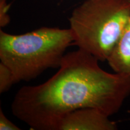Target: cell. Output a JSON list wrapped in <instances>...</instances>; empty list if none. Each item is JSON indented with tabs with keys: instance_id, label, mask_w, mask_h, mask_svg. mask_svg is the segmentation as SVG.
<instances>
[{
	"instance_id": "6da1fadb",
	"label": "cell",
	"mask_w": 130,
	"mask_h": 130,
	"mask_svg": "<svg viewBox=\"0 0 130 130\" xmlns=\"http://www.w3.org/2000/svg\"><path fill=\"white\" fill-rule=\"evenodd\" d=\"M99 61L79 48L66 54L53 77L18 91L12 114L31 129L57 130L64 115L80 108L118 113L130 95V75L107 72Z\"/></svg>"
},
{
	"instance_id": "7a4b0ae2",
	"label": "cell",
	"mask_w": 130,
	"mask_h": 130,
	"mask_svg": "<svg viewBox=\"0 0 130 130\" xmlns=\"http://www.w3.org/2000/svg\"><path fill=\"white\" fill-rule=\"evenodd\" d=\"M74 43L70 28L43 27L22 35L0 30V60L17 82L30 81L50 68H59Z\"/></svg>"
},
{
	"instance_id": "3957f363",
	"label": "cell",
	"mask_w": 130,
	"mask_h": 130,
	"mask_svg": "<svg viewBox=\"0 0 130 130\" xmlns=\"http://www.w3.org/2000/svg\"><path fill=\"white\" fill-rule=\"evenodd\" d=\"M130 21V0H86L75 8L69 28L78 48L107 61Z\"/></svg>"
},
{
	"instance_id": "277c9868",
	"label": "cell",
	"mask_w": 130,
	"mask_h": 130,
	"mask_svg": "<svg viewBox=\"0 0 130 130\" xmlns=\"http://www.w3.org/2000/svg\"><path fill=\"white\" fill-rule=\"evenodd\" d=\"M100 110L92 107L78 109L64 115L57 130H116L118 126Z\"/></svg>"
},
{
	"instance_id": "5b68a950",
	"label": "cell",
	"mask_w": 130,
	"mask_h": 130,
	"mask_svg": "<svg viewBox=\"0 0 130 130\" xmlns=\"http://www.w3.org/2000/svg\"><path fill=\"white\" fill-rule=\"evenodd\" d=\"M107 61L115 72L130 75V21Z\"/></svg>"
},
{
	"instance_id": "8992f818",
	"label": "cell",
	"mask_w": 130,
	"mask_h": 130,
	"mask_svg": "<svg viewBox=\"0 0 130 130\" xmlns=\"http://www.w3.org/2000/svg\"><path fill=\"white\" fill-rule=\"evenodd\" d=\"M16 83L18 82L11 69L0 62V93L7 92Z\"/></svg>"
},
{
	"instance_id": "52a82bcc",
	"label": "cell",
	"mask_w": 130,
	"mask_h": 130,
	"mask_svg": "<svg viewBox=\"0 0 130 130\" xmlns=\"http://www.w3.org/2000/svg\"><path fill=\"white\" fill-rule=\"evenodd\" d=\"M10 4L7 0H0V27L4 28L10 22L9 14Z\"/></svg>"
},
{
	"instance_id": "ba28073f",
	"label": "cell",
	"mask_w": 130,
	"mask_h": 130,
	"mask_svg": "<svg viewBox=\"0 0 130 130\" xmlns=\"http://www.w3.org/2000/svg\"><path fill=\"white\" fill-rule=\"evenodd\" d=\"M18 126L14 124L4 115L2 108H0V130H20Z\"/></svg>"
}]
</instances>
